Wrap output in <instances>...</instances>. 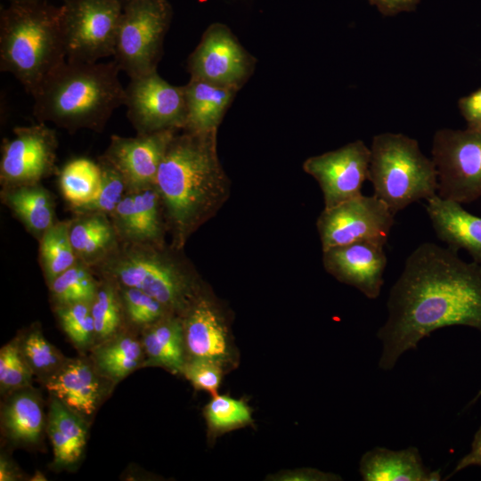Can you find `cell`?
<instances>
[{
    "label": "cell",
    "mask_w": 481,
    "mask_h": 481,
    "mask_svg": "<svg viewBox=\"0 0 481 481\" xmlns=\"http://www.w3.org/2000/svg\"><path fill=\"white\" fill-rule=\"evenodd\" d=\"M33 371L27 363L19 346L12 341L0 350L1 391H15L30 385Z\"/></svg>",
    "instance_id": "cell-38"
},
{
    "label": "cell",
    "mask_w": 481,
    "mask_h": 481,
    "mask_svg": "<svg viewBox=\"0 0 481 481\" xmlns=\"http://www.w3.org/2000/svg\"><path fill=\"white\" fill-rule=\"evenodd\" d=\"M61 6L67 61L94 63L114 55L120 1L64 0Z\"/></svg>",
    "instance_id": "cell-8"
},
{
    "label": "cell",
    "mask_w": 481,
    "mask_h": 481,
    "mask_svg": "<svg viewBox=\"0 0 481 481\" xmlns=\"http://www.w3.org/2000/svg\"><path fill=\"white\" fill-rule=\"evenodd\" d=\"M120 1L123 4H126L127 2L131 1V0H118Z\"/></svg>",
    "instance_id": "cell-47"
},
{
    "label": "cell",
    "mask_w": 481,
    "mask_h": 481,
    "mask_svg": "<svg viewBox=\"0 0 481 481\" xmlns=\"http://www.w3.org/2000/svg\"><path fill=\"white\" fill-rule=\"evenodd\" d=\"M17 477L16 470L5 457L1 456L0 460V480L10 481Z\"/></svg>",
    "instance_id": "cell-44"
},
{
    "label": "cell",
    "mask_w": 481,
    "mask_h": 481,
    "mask_svg": "<svg viewBox=\"0 0 481 481\" xmlns=\"http://www.w3.org/2000/svg\"><path fill=\"white\" fill-rule=\"evenodd\" d=\"M178 130H163L135 137L113 135L103 155L120 172L129 191L154 184L166 149Z\"/></svg>",
    "instance_id": "cell-16"
},
{
    "label": "cell",
    "mask_w": 481,
    "mask_h": 481,
    "mask_svg": "<svg viewBox=\"0 0 481 481\" xmlns=\"http://www.w3.org/2000/svg\"><path fill=\"white\" fill-rule=\"evenodd\" d=\"M119 72L115 61H66L33 97V114L38 122H51L69 132L81 128L100 132L114 110L125 105Z\"/></svg>",
    "instance_id": "cell-3"
},
{
    "label": "cell",
    "mask_w": 481,
    "mask_h": 481,
    "mask_svg": "<svg viewBox=\"0 0 481 481\" xmlns=\"http://www.w3.org/2000/svg\"><path fill=\"white\" fill-rule=\"evenodd\" d=\"M148 363L174 372H183L186 363L183 323L168 314L145 327L141 340Z\"/></svg>",
    "instance_id": "cell-22"
},
{
    "label": "cell",
    "mask_w": 481,
    "mask_h": 481,
    "mask_svg": "<svg viewBox=\"0 0 481 481\" xmlns=\"http://www.w3.org/2000/svg\"><path fill=\"white\" fill-rule=\"evenodd\" d=\"M216 135L217 130L176 131L159 164L154 186L177 249L224 200L227 178L217 155Z\"/></svg>",
    "instance_id": "cell-2"
},
{
    "label": "cell",
    "mask_w": 481,
    "mask_h": 481,
    "mask_svg": "<svg viewBox=\"0 0 481 481\" xmlns=\"http://www.w3.org/2000/svg\"><path fill=\"white\" fill-rule=\"evenodd\" d=\"M437 195L461 204L481 197V129L442 128L432 141Z\"/></svg>",
    "instance_id": "cell-9"
},
{
    "label": "cell",
    "mask_w": 481,
    "mask_h": 481,
    "mask_svg": "<svg viewBox=\"0 0 481 481\" xmlns=\"http://www.w3.org/2000/svg\"><path fill=\"white\" fill-rule=\"evenodd\" d=\"M71 222L69 238L77 259L90 265L117 243L114 225L104 214H80Z\"/></svg>",
    "instance_id": "cell-26"
},
{
    "label": "cell",
    "mask_w": 481,
    "mask_h": 481,
    "mask_svg": "<svg viewBox=\"0 0 481 481\" xmlns=\"http://www.w3.org/2000/svg\"><path fill=\"white\" fill-rule=\"evenodd\" d=\"M369 178L373 195L395 215L413 202L437 194L438 173L417 140L400 133H381L372 138Z\"/></svg>",
    "instance_id": "cell-6"
},
{
    "label": "cell",
    "mask_w": 481,
    "mask_h": 481,
    "mask_svg": "<svg viewBox=\"0 0 481 481\" xmlns=\"http://www.w3.org/2000/svg\"><path fill=\"white\" fill-rule=\"evenodd\" d=\"M426 211L437 238L457 250L465 249L472 261L481 265V217L462 204L437 194L426 200Z\"/></svg>",
    "instance_id": "cell-18"
},
{
    "label": "cell",
    "mask_w": 481,
    "mask_h": 481,
    "mask_svg": "<svg viewBox=\"0 0 481 481\" xmlns=\"http://www.w3.org/2000/svg\"><path fill=\"white\" fill-rule=\"evenodd\" d=\"M457 249L420 244L406 258L389 291L388 316L377 332L379 367L392 370L400 356L433 331L453 325L481 331V265Z\"/></svg>",
    "instance_id": "cell-1"
},
{
    "label": "cell",
    "mask_w": 481,
    "mask_h": 481,
    "mask_svg": "<svg viewBox=\"0 0 481 481\" xmlns=\"http://www.w3.org/2000/svg\"><path fill=\"white\" fill-rule=\"evenodd\" d=\"M395 214L375 195H359L324 208L317 219L322 251L359 240L387 243Z\"/></svg>",
    "instance_id": "cell-11"
},
{
    "label": "cell",
    "mask_w": 481,
    "mask_h": 481,
    "mask_svg": "<svg viewBox=\"0 0 481 481\" xmlns=\"http://www.w3.org/2000/svg\"><path fill=\"white\" fill-rule=\"evenodd\" d=\"M30 480H32V481H45L46 477L42 472L36 471L35 474L31 477Z\"/></svg>",
    "instance_id": "cell-45"
},
{
    "label": "cell",
    "mask_w": 481,
    "mask_h": 481,
    "mask_svg": "<svg viewBox=\"0 0 481 481\" xmlns=\"http://www.w3.org/2000/svg\"><path fill=\"white\" fill-rule=\"evenodd\" d=\"M62 330L74 345L85 349L95 343L92 303L57 306Z\"/></svg>",
    "instance_id": "cell-35"
},
{
    "label": "cell",
    "mask_w": 481,
    "mask_h": 481,
    "mask_svg": "<svg viewBox=\"0 0 481 481\" xmlns=\"http://www.w3.org/2000/svg\"><path fill=\"white\" fill-rule=\"evenodd\" d=\"M480 395H481V390L478 392V394H477V396L474 398V400H473V402H472L471 404L475 403V402L477 400V398H479Z\"/></svg>",
    "instance_id": "cell-46"
},
{
    "label": "cell",
    "mask_w": 481,
    "mask_h": 481,
    "mask_svg": "<svg viewBox=\"0 0 481 481\" xmlns=\"http://www.w3.org/2000/svg\"><path fill=\"white\" fill-rule=\"evenodd\" d=\"M257 60L231 29L214 22L203 32L187 59L190 77L213 82L239 92L253 75Z\"/></svg>",
    "instance_id": "cell-10"
},
{
    "label": "cell",
    "mask_w": 481,
    "mask_h": 481,
    "mask_svg": "<svg viewBox=\"0 0 481 481\" xmlns=\"http://www.w3.org/2000/svg\"><path fill=\"white\" fill-rule=\"evenodd\" d=\"M385 243L359 240L323 250L327 272L354 286L370 299L378 298L384 283L387 258Z\"/></svg>",
    "instance_id": "cell-15"
},
{
    "label": "cell",
    "mask_w": 481,
    "mask_h": 481,
    "mask_svg": "<svg viewBox=\"0 0 481 481\" xmlns=\"http://www.w3.org/2000/svg\"><path fill=\"white\" fill-rule=\"evenodd\" d=\"M173 18L167 0H131L124 4L113 61L129 78L157 71Z\"/></svg>",
    "instance_id": "cell-7"
},
{
    "label": "cell",
    "mask_w": 481,
    "mask_h": 481,
    "mask_svg": "<svg viewBox=\"0 0 481 481\" xmlns=\"http://www.w3.org/2000/svg\"><path fill=\"white\" fill-rule=\"evenodd\" d=\"M102 378L94 363L82 359L67 360L45 379L51 395L85 420L96 411L103 394Z\"/></svg>",
    "instance_id": "cell-17"
},
{
    "label": "cell",
    "mask_w": 481,
    "mask_h": 481,
    "mask_svg": "<svg viewBox=\"0 0 481 481\" xmlns=\"http://www.w3.org/2000/svg\"><path fill=\"white\" fill-rule=\"evenodd\" d=\"M421 0H368L386 17L395 16L404 12L415 11Z\"/></svg>",
    "instance_id": "cell-42"
},
{
    "label": "cell",
    "mask_w": 481,
    "mask_h": 481,
    "mask_svg": "<svg viewBox=\"0 0 481 481\" xmlns=\"http://www.w3.org/2000/svg\"><path fill=\"white\" fill-rule=\"evenodd\" d=\"M47 432L55 464L69 466L76 463L86 444V422L53 396L50 404Z\"/></svg>",
    "instance_id": "cell-23"
},
{
    "label": "cell",
    "mask_w": 481,
    "mask_h": 481,
    "mask_svg": "<svg viewBox=\"0 0 481 481\" xmlns=\"http://www.w3.org/2000/svg\"><path fill=\"white\" fill-rule=\"evenodd\" d=\"M183 373L197 389L205 390L213 396L217 395L221 379L222 369L220 363L200 358H191L187 361Z\"/></svg>",
    "instance_id": "cell-39"
},
{
    "label": "cell",
    "mask_w": 481,
    "mask_h": 481,
    "mask_svg": "<svg viewBox=\"0 0 481 481\" xmlns=\"http://www.w3.org/2000/svg\"><path fill=\"white\" fill-rule=\"evenodd\" d=\"M49 285L57 306L92 303L99 287L89 265L80 260L58 275Z\"/></svg>",
    "instance_id": "cell-30"
},
{
    "label": "cell",
    "mask_w": 481,
    "mask_h": 481,
    "mask_svg": "<svg viewBox=\"0 0 481 481\" xmlns=\"http://www.w3.org/2000/svg\"><path fill=\"white\" fill-rule=\"evenodd\" d=\"M7 1L11 2V1H17V0H7ZM47 1H48V0H47ZM61 1H64V0H61Z\"/></svg>",
    "instance_id": "cell-48"
},
{
    "label": "cell",
    "mask_w": 481,
    "mask_h": 481,
    "mask_svg": "<svg viewBox=\"0 0 481 481\" xmlns=\"http://www.w3.org/2000/svg\"><path fill=\"white\" fill-rule=\"evenodd\" d=\"M143 356L141 341L131 335L117 333L98 344L92 360L104 378L118 382L137 369Z\"/></svg>",
    "instance_id": "cell-27"
},
{
    "label": "cell",
    "mask_w": 481,
    "mask_h": 481,
    "mask_svg": "<svg viewBox=\"0 0 481 481\" xmlns=\"http://www.w3.org/2000/svg\"><path fill=\"white\" fill-rule=\"evenodd\" d=\"M20 351L33 373L45 380L57 371L67 361L39 329L29 331L19 342Z\"/></svg>",
    "instance_id": "cell-33"
},
{
    "label": "cell",
    "mask_w": 481,
    "mask_h": 481,
    "mask_svg": "<svg viewBox=\"0 0 481 481\" xmlns=\"http://www.w3.org/2000/svg\"><path fill=\"white\" fill-rule=\"evenodd\" d=\"M118 289L107 280L98 287L92 302L95 342H103L118 333L124 309Z\"/></svg>",
    "instance_id": "cell-31"
},
{
    "label": "cell",
    "mask_w": 481,
    "mask_h": 481,
    "mask_svg": "<svg viewBox=\"0 0 481 481\" xmlns=\"http://www.w3.org/2000/svg\"><path fill=\"white\" fill-rule=\"evenodd\" d=\"M183 323L185 347L191 358L221 363L228 357L225 326L208 300L197 298L185 312Z\"/></svg>",
    "instance_id": "cell-19"
},
{
    "label": "cell",
    "mask_w": 481,
    "mask_h": 481,
    "mask_svg": "<svg viewBox=\"0 0 481 481\" xmlns=\"http://www.w3.org/2000/svg\"><path fill=\"white\" fill-rule=\"evenodd\" d=\"M13 134L2 146L0 178L4 189L37 184L55 169L58 141L53 129L38 122L17 126Z\"/></svg>",
    "instance_id": "cell-13"
},
{
    "label": "cell",
    "mask_w": 481,
    "mask_h": 481,
    "mask_svg": "<svg viewBox=\"0 0 481 481\" xmlns=\"http://www.w3.org/2000/svg\"><path fill=\"white\" fill-rule=\"evenodd\" d=\"M38 395L27 387L18 389L4 405L3 422L10 438L17 443L37 444L44 428Z\"/></svg>",
    "instance_id": "cell-24"
},
{
    "label": "cell",
    "mask_w": 481,
    "mask_h": 481,
    "mask_svg": "<svg viewBox=\"0 0 481 481\" xmlns=\"http://www.w3.org/2000/svg\"><path fill=\"white\" fill-rule=\"evenodd\" d=\"M111 216L119 239L134 241L136 232V211L133 192L126 193Z\"/></svg>",
    "instance_id": "cell-40"
},
{
    "label": "cell",
    "mask_w": 481,
    "mask_h": 481,
    "mask_svg": "<svg viewBox=\"0 0 481 481\" xmlns=\"http://www.w3.org/2000/svg\"><path fill=\"white\" fill-rule=\"evenodd\" d=\"M119 240L90 265L117 286L143 290L170 314H185L197 298L194 279L182 263L159 244Z\"/></svg>",
    "instance_id": "cell-5"
},
{
    "label": "cell",
    "mask_w": 481,
    "mask_h": 481,
    "mask_svg": "<svg viewBox=\"0 0 481 481\" xmlns=\"http://www.w3.org/2000/svg\"><path fill=\"white\" fill-rule=\"evenodd\" d=\"M360 474L364 481H438L439 470L427 468L416 447L398 451L375 447L360 461Z\"/></svg>",
    "instance_id": "cell-20"
},
{
    "label": "cell",
    "mask_w": 481,
    "mask_h": 481,
    "mask_svg": "<svg viewBox=\"0 0 481 481\" xmlns=\"http://www.w3.org/2000/svg\"><path fill=\"white\" fill-rule=\"evenodd\" d=\"M101 184L96 194L87 202L74 207L79 214H112L128 189L125 178L112 163L102 155L98 159Z\"/></svg>",
    "instance_id": "cell-32"
},
{
    "label": "cell",
    "mask_w": 481,
    "mask_h": 481,
    "mask_svg": "<svg viewBox=\"0 0 481 481\" xmlns=\"http://www.w3.org/2000/svg\"><path fill=\"white\" fill-rule=\"evenodd\" d=\"M70 224L55 222L39 238L40 259L48 283L78 260L69 238Z\"/></svg>",
    "instance_id": "cell-28"
},
{
    "label": "cell",
    "mask_w": 481,
    "mask_h": 481,
    "mask_svg": "<svg viewBox=\"0 0 481 481\" xmlns=\"http://www.w3.org/2000/svg\"><path fill=\"white\" fill-rule=\"evenodd\" d=\"M458 108L467 127L481 129V86L458 101Z\"/></svg>",
    "instance_id": "cell-41"
},
{
    "label": "cell",
    "mask_w": 481,
    "mask_h": 481,
    "mask_svg": "<svg viewBox=\"0 0 481 481\" xmlns=\"http://www.w3.org/2000/svg\"><path fill=\"white\" fill-rule=\"evenodd\" d=\"M470 466H481V426L474 436L470 452L457 462L452 473L445 479Z\"/></svg>",
    "instance_id": "cell-43"
},
{
    "label": "cell",
    "mask_w": 481,
    "mask_h": 481,
    "mask_svg": "<svg viewBox=\"0 0 481 481\" xmlns=\"http://www.w3.org/2000/svg\"><path fill=\"white\" fill-rule=\"evenodd\" d=\"M205 417L210 429L224 432L249 423L251 412L242 400L216 395L206 406Z\"/></svg>",
    "instance_id": "cell-36"
},
{
    "label": "cell",
    "mask_w": 481,
    "mask_h": 481,
    "mask_svg": "<svg viewBox=\"0 0 481 481\" xmlns=\"http://www.w3.org/2000/svg\"><path fill=\"white\" fill-rule=\"evenodd\" d=\"M66 61L61 6L17 0L0 10V70L11 73L32 98Z\"/></svg>",
    "instance_id": "cell-4"
},
{
    "label": "cell",
    "mask_w": 481,
    "mask_h": 481,
    "mask_svg": "<svg viewBox=\"0 0 481 481\" xmlns=\"http://www.w3.org/2000/svg\"><path fill=\"white\" fill-rule=\"evenodd\" d=\"M100 184V166L89 159L77 158L69 161L60 174L61 192L73 208L89 201Z\"/></svg>",
    "instance_id": "cell-29"
},
{
    "label": "cell",
    "mask_w": 481,
    "mask_h": 481,
    "mask_svg": "<svg viewBox=\"0 0 481 481\" xmlns=\"http://www.w3.org/2000/svg\"><path fill=\"white\" fill-rule=\"evenodd\" d=\"M117 287L124 312L132 323L147 327L171 314L159 301L143 290L131 287Z\"/></svg>",
    "instance_id": "cell-37"
},
{
    "label": "cell",
    "mask_w": 481,
    "mask_h": 481,
    "mask_svg": "<svg viewBox=\"0 0 481 481\" xmlns=\"http://www.w3.org/2000/svg\"><path fill=\"white\" fill-rule=\"evenodd\" d=\"M4 200L24 225L39 238L55 223L53 199L38 183L8 188Z\"/></svg>",
    "instance_id": "cell-25"
},
{
    "label": "cell",
    "mask_w": 481,
    "mask_h": 481,
    "mask_svg": "<svg viewBox=\"0 0 481 481\" xmlns=\"http://www.w3.org/2000/svg\"><path fill=\"white\" fill-rule=\"evenodd\" d=\"M125 91L126 116L137 135L184 127L183 86L171 85L154 71L130 78Z\"/></svg>",
    "instance_id": "cell-12"
},
{
    "label": "cell",
    "mask_w": 481,
    "mask_h": 481,
    "mask_svg": "<svg viewBox=\"0 0 481 481\" xmlns=\"http://www.w3.org/2000/svg\"><path fill=\"white\" fill-rule=\"evenodd\" d=\"M134 194L136 211V232L134 241L159 244L161 232L160 197L153 185L136 191Z\"/></svg>",
    "instance_id": "cell-34"
},
{
    "label": "cell",
    "mask_w": 481,
    "mask_h": 481,
    "mask_svg": "<svg viewBox=\"0 0 481 481\" xmlns=\"http://www.w3.org/2000/svg\"><path fill=\"white\" fill-rule=\"evenodd\" d=\"M186 121L183 129L217 130L232 103L236 90L207 80L190 77L183 86Z\"/></svg>",
    "instance_id": "cell-21"
},
{
    "label": "cell",
    "mask_w": 481,
    "mask_h": 481,
    "mask_svg": "<svg viewBox=\"0 0 481 481\" xmlns=\"http://www.w3.org/2000/svg\"><path fill=\"white\" fill-rule=\"evenodd\" d=\"M370 159V147L356 140L306 159L303 169L317 181L324 208H329L362 194L363 183L369 178Z\"/></svg>",
    "instance_id": "cell-14"
}]
</instances>
